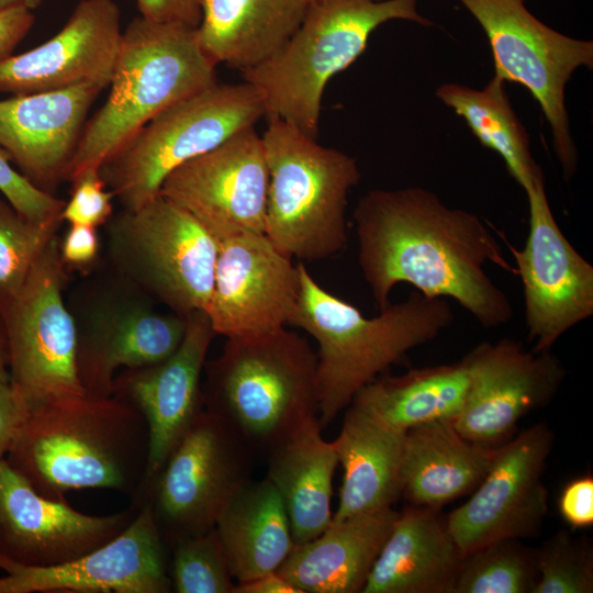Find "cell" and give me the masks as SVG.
<instances>
[{
	"label": "cell",
	"mask_w": 593,
	"mask_h": 593,
	"mask_svg": "<svg viewBox=\"0 0 593 593\" xmlns=\"http://www.w3.org/2000/svg\"><path fill=\"white\" fill-rule=\"evenodd\" d=\"M358 264L378 311L399 283L429 298L455 300L482 327L507 324L513 305L485 271L515 273L483 220L450 208L423 187L372 189L354 213Z\"/></svg>",
	"instance_id": "1"
},
{
	"label": "cell",
	"mask_w": 593,
	"mask_h": 593,
	"mask_svg": "<svg viewBox=\"0 0 593 593\" xmlns=\"http://www.w3.org/2000/svg\"><path fill=\"white\" fill-rule=\"evenodd\" d=\"M148 426L116 394L47 398L26 405L5 460L43 496L66 501L81 489L139 491L147 468Z\"/></svg>",
	"instance_id": "2"
},
{
	"label": "cell",
	"mask_w": 593,
	"mask_h": 593,
	"mask_svg": "<svg viewBox=\"0 0 593 593\" xmlns=\"http://www.w3.org/2000/svg\"><path fill=\"white\" fill-rule=\"evenodd\" d=\"M444 298L413 290L373 317L322 287L300 262V292L291 326L317 343L318 421L327 426L355 394L406 355L437 338L454 323Z\"/></svg>",
	"instance_id": "3"
},
{
	"label": "cell",
	"mask_w": 593,
	"mask_h": 593,
	"mask_svg": "<svg viewBox=\"0 0 593 593\" xmlns=\"http://www.w3.org/2000/svg\"><path fill=\"white\" fill-rule=\"evenodd\" d=\"M215 69L197 29L133 19L122 33L109 96L87 121L65 180L100 169L156 115L216 83Z\"/></svg>",
	"instance_id": "4"
},
{
	"label": "cell",
	"mask_w": 593,
	"mask_h": 593,
	"mask_svg": "<svg viewBox=\"0 0 593 593\" xmlns=\"http://www.w3.org/2000/svg\"><path fill=\"white\" fill-rule=\"evenodd\" d=\"M204 369V410L249 447L269 449L318 416L316 351L287 327L226 338Z\"/></svg>",
	"instance_id": "5"
},
{
	"label": "cell",
	"mask_w": 593,
	"mask_h": 593,
	"mask_svg": "<svg viewBox=\"0 0 593 593\" xmlns=\"http://www.w3.org/2000/svg\"><path fill=\"white\" fill-rule=\"evenodd\" d=\"M418 0H311L287 43L262 64L245 70L243 81L259 94L267 118L281 119L316 137L328 81L366 49L372 32L392 20L423 26Z\"/></svg>",
	"instance_id": "6"
},
{
	"label": "cell",
	"mask_w": 593,
	"mask_h": 593,
	"mask_svg": "<svg viewBox=\"0 0 593 593\" xmlns=\"http://www.w3.org/2000/svg\"><path fill=\"white\" fill-rule=\"evenodd\" d=\"M261 138L269 170L265 235L299 260L342 251L348 195L361 179L356 159L278 118H268Z\"/></svg>",
	"instance_id": "7"
},
{
	"label": "cell",
	"mask_w": 593,
	"mask_h": 593,
	"mask_svg": "<svg viewBox=\"0 0 593 593\" xmlns=\"http://www.w3.org/2000/svg\"><path fill=\"white\" fill-rule=\"evenodd\" d=\"M266 116L249 83H214L145 124L100 167L108 189L133 211L159 194L167 176Z\"/></svg>",
	"instance_id": "8"
},
{
	"label": "cell",
	"mask_w": 593,
	"mask_h": 593,
	"mask_svg": "<svg viewBox=\"0 0 593 593\" xmlns=\"http://www.w3.org/2000/svg\"><path fill=\"white\" fill-rule=\"evenodd\" d=\"M483 29L494 75L519 83L539 103L566 180L579 155L566 107V87L579 68H593V42L562 34L534 16L525 0H459Z\"/></svg>",
	"instance_id": "9"
},
{
	"label": "cell",
	"mask_w": 593,
	"mask_h": 593,
	"mask_svg": "<svg viewBox=\"0 0 593 593\" xmlns=\"http://www.w3.org/2000/svg\"><path fill=\"white\" fill-rule=\"evenodd\" d=\"M108 246L120 270L175 313L206 310L219 243L172 201L158 194L123 210L109 225Z\"/></svg>",
	"instance_id": "10"
},
{
	"label": "cell",
	"mask_w": 593,
	"mask_h": 593,
	"mask_svg": "<svg viewBox=\"0 0 593 593\" xmlns=\"http://www.w3.org/2000/svg\"><path fill=\"white\" fill-rule=\"evenodd\" d=\"M247 448L223 421L203 409L132 502L149 506L165 545L208 533L250 480Z\"/></svg>",
	"instance_id": "11"
},
{
	"label": "cell",
	"mask_w": 593,
	"mask_h": 593,
	"mask_svg": "<svg viewBox=\"0 0 593 593\" xmlns=\"http://www.w3.org/2000/svg\"><path fill=\"white\" fill-rule=\"evenodd\" d=\"M64 266L55 236L20 291L0 306L10 384L26 405L86 393L77 372L78 329L63 300Z\"/></svg>",
	"instance_id": "12"
},
{
	"label": "cell",
	"mask_w": 593,
	"mask_h": 593,
	"mask_svg": "<svg viewBox=\"0 0 593 593\" xmlns=\"http://www.w3.org/2000/svg\"><path fill=\"white\" fill-rule=\"evenodd\" d=\"M553 441V432L541 422L496 448L472 495L446 518L465 556L493 541L539 535L548 513L542 475Z\"/></svg>",
	"instance_id": "13"
},
{
	"label": "cell",
	"mask_w": 593,
	"mask_h": 593,
	"mask_svg": "<svg viewBox=\"0 0 593 593\" xmlns=\"http://www.w3.org/2000/svg\"><path fill=\"white\" fill-rule=\"evenodd\" d=\"M525 193L528 235L522 249H510L523 283L527 338L540 353L551 350L563 334L593 315V266L560 230L545 178Z\"/></svg>",
	"instance_id": "14"
},
{
	"label": "cell",
	"mask_w": 593,
	"mask_h": 593,
	"mask_svg": "<svg viewBox=\"0 0 593 593\" xmlns=\"http://www.w3.org/2000/svg\"><path fill=\"white\" fill-rule=\"evenodd\" d=\"M269 170L255 126L170 172L159 194L191 214L217 243L265 234Z\"/></svg>",
	"instance_id": "15"
},
{
	"label": "cell",
	"mask_w": 593,
	"mask_h": 593,
	"mask_svg": "<svg viewBox=\"0 0 593 593\" xmlns=\"http://www.w3.org/2000/svg\"><path fill=\"white\" fill-rule=\"evenodd\" d=\"M461 361L468 389L454 424L466 439L488 447L501 444L524 416L546 406L567 376L551 350H527L510 337L481 342Z\"/></svg>",
	"instance_id": "16"
},
{
	"label": "cell",
	"mask_w": 593,
	"mask_h": 593,
	"mask_svg": "<svg viewBox=\"0 0 593 593\" xmlns=\"http://www.w3.org/2000/svg\"><path fill=\"white\" fill-rule=\"evenodd\" d=\"M300 292V262L261 233L219 243L213 288L204 311L226 338L272 332L290 324Z\"/></svg>",
	"instance_id": "17"
},
{
	"label": "cell",
	"mask_w": 593,
	"mask_h": 593,
	"mask_svg": "<svg viewBox=\"0 0 593 593\" xmlns=\"http://www.w3.org/2000/svg\"><path fill=\"white\" fill-rule=\"evenodd\" d=\"M139 505L111 515L80 513L66 501L40 494L0 459V557L30 567L69 562L120 535Z\"/></svg>",
	"instance_id": "18"
},
{
	"label": "cell",
	"mask_w": 593,
	"mask_h": 593,
	"mask_svg": "<svg viewBox=\"0 0 593 593\" xmlns=\"http://www.w3.org/2000/svg\"><path fill=\"white\" fill-rule=\"evenodd\" d=\"M0 593H168L166 545L149 506L108 544L69 562L30 567L0 557Z\"/></svg>",
	"instance_id": "19"
},
{
	"label": "cell",
	"mask_w": 593,
	"mask_h": 593,
	"mask_svg": "<svg viewBox=\"0 0 593 593\" xmlns=\"http://www.w3.org/2000/svg\"><path fill=\"white\" fill-rule=\"evenodd\" d=\"M215 335L206 313L192 312L187 315L183 339L171 356L152 366L126 369L114 378L112 394L135 406L148 426L147 468L137 494L204 409L201 376Z\"/></svg>",
	"instance_id": "20"
},
{
	"label": "cell",
	"mask_w": 593,
	"mask_h": 593,
	"mask_svg": "<svg viewBox=\"0 0 593 593\" xmlns=\"http://www.w3.org/2000/svg\"><path fill=\"white\" fill-rule=\"evenodd\" d=\"M122 33L114 0H81L53 37L0 60V92L30 94L82 83L107 88Z\"/></svg>",
	"instance_id": "21"
},
{
	"label": "cell",
	"mask_w": 593,
	"mask_h": 593,
	"mask_svg": "<svg viewBox=\"0 0 593 593\" xmlns=\"http://www.w3.org/2000/svg\"><path fill=\"white\" fill-rule=\"evenodd\" d=\"M104 89L82 83L0 100V148L29 181L49 192L65 179L89 110Z\"/></svg>",
	"instance_id": "22"
},
{
	"label": "cell",
	"mask_w": 593,
	"mask_h": 593,
	"mask_svg": "<svg viewBox=\"0 0 593 593\" xmlns=\"http://www.w3.org/2000/svg\"><path fill=\"white\" fill-rule=\"evenodd\" d=\"M101 314V313H100ZM187 315L120 306L102 313L85 334L78 333L77 372L86 393L112 394L115 371L152 366L181 344Z\"/></svg>",
	"instance_id": "23"
},
{
	"label": "cell",
	"mask_w": 593,
	"mask_h": 593,
	"mask_svg": "<svg viewBox=\"0 0 593 593\" xmlns=\"http://www.w3.org/2000/svg\"><path fill=\"white\" fill-rule=\"evenodd\" d=\"M465 555L438 510L398 512L361 593H452Z\"/></svg>",
	"instance_id": "24"
},
{
	"label": "cell",
	"mask_w": 593,
	"mask_h": 593,
	"mask_svg": "<svg viewBox=\"0 0 593 593\" xmlns=\"http://www.w3.org/2000/svg\"><path fill=\"white\" fill-rule=\"evenodd\" d=\"M396 515L389 507L332 522L277 571L301 593H361Z\"/></svg>",
	"instance_id": "25"
},
{
	"label": "cell",
	"mask_w": 593,
	"mask_h": 593,
	"mask_svg": "<svg viewBox=\"0 0 593 593\" xmlns=\"http://www.w3.org/2000/svg\"><path fill=\"white\" fill-rule=\"evenodd\" d=\"M321 432L318 416H312L268 449L266 477L283 502L295 545L321 535L333 519L338 456L334 440Z\"/></svg>",
	"instance_id": "26"
},
{
	"label": "cell",
	"mask_w": 593,
	"mask_h": 593,
	"mask_svg": "<svg viewBox=\"0 0 593 593\" xmlns=\"http://www.w3.org/2000/svg\"><path fill=\"white\" fill-rule=\"evenodd\" d=\"M496 448L466 439L454 419L435 421L405 433L401 495L411 505L438 510L472 492L488 473Z\"/></svg>",
	"instance_id": "27"
},
{
	"label": "cell",
	"mask_w": 593,
	"mask_h": 593,
	"mask_svg": "<svg viewBox=\"0 0 593 593\" xmlns=\"http://www.w3.org/2000/svg\"><path fill=\"white\" fill-rule=\"evenodd\" d=\"M309 0H200L199 43L217 66L243 72L273 56L304 18Z\"/></svg>",
	"instance_id": "28"
},
{
	"label": "cell",
	"mask_w": 593,
	"mask_h": 593,
	"mask_svg": "<svg viewBox=\"0 0 593 593\" xmlns=\"http://www.w3.org/2000/svg\"><path fill=\"white\" fill-rule=\"evenodd\" d=\"M405 433L348 405L334 440L344 470L332 522L392 507L401 496Z\"/></svg>",
	"instance_id": "29"
},
{
	"label": "cell",
	"mask_w": 593,
	"mask_h": 593,
	"mask_svg": "<svg viewBox=\"0 0 593 593\" xmlns=\"http://www.w3.org/2000/svg\"><path fill=\"white\" fill-rule=\"evenodd\" d=\"M214 529L236 583L277 571L295 546L283 502L267 477L249 480Z\"/></svg>",
	"instance_id": "30"
},
{
	"label": "cell",
	"mask_w": 593,
	"mask_h": 593,
	"mask_svg": "<svg viewBox=\"0 0 593 593\" xmlns=\"http://www.w3.org/2000/svg\"><path fill=\"white\" fill-rule=\"evenodd\" d=\"M468 389L462 361L413 368L398 376L384 372L362 387L349 405L379 423L406 433L441 419H455Z\"/></svg>",
	"instance_id": "31"
},
{
	"label": "cell",
	"mask_w": 593,
	"mask_h": 593,
	"mask_svg": "<svg viewBox=\"0 0 593 593\" xmlns=\"http://www.w3.org/2000/svg\"><path fill=\"white\" fill-rule=\"evenodd\" d=\"M435 93L463 119L484 147L503 159L508 174L524 191L545 178L532 155L529 136L512 108L504 80L494 75L482 89L444 83Z\"/></svg>",
	"instance_id": "32"
},
{
	"label": "cell",
	"mask_w": 593,
	"mask_h": 593,
	"mask_svg": "<svg viewBox=\"0 0 593 593\" xmlns=\"http://www.w3.org/2000/svg\"><path fill=\"white\" fill-rule=\"evenodd\" d=\"M537 580L535 551L502 539L465 556L452 593H534Z\"/></svg>",
	"instance_id": "33"
},
{
	"label": "cell",
	"mask_w": 593,
	"mask_h": 593,
	"mask_svg": "<svg viewBox=\"0 0 593 593\" xmlns=\"http://www.w3.org/2000/svg\"><path fill=\"white\" fill-rule=\"evenodd\" d=\"M60 223L30 221L0 200V306L20 291Z\"/></svg>",
	"instance_id": "34"
},
{
	"label": "cell",
	"mask_w": 593,
	"mask_h": 593,
	"mask_svg": "<svg viewBox=\"0 0 593 593\" xmlns=\"http://www.w3.org/2000/svg\"><path fill=\"white\" fill-rule=\"evenodd\" d=\"M169 567L176 593H233L235 584L215 529L172 546Z\"/></svg>",
	"instance_id": "35"
},
{
	"label": "cell",
	"mask_w": 593,
	"mask_h": 593,
	"mask_svg": "<svg viewBox=\"0 0 593 593\" xmlns=\"http://www.w3.org/2000/svg\"><path fill=\"white\" fill-rule=\"evenodd\" d=\"M538 580L534 593H592L593 549L586 538L559 530L535 550Z\"/></svg>",
	"instance_id": "36"
},
{
	"label": "cell",
	"mask_w": 593,
	"mask_h": 593,
	"mask_svg": "<svg viewBox=\"0 0 593 593\" xmlns=\"http://www.w3.org/2000/svg\"><path fill=\"white\" fill-rule=\"evenodd\" d=\"M10 161L9 155L0 148V191L10 205L33 222L61 220L65 201L34 186Z\"/></svg>",
	"instance_id": "37"
},
{
	"label": "cell",
	"mask_w": 593,
	"mask_h": 593,
	"mask_svg": "<svg viewBox=\"0 0 593 593\" xmlns=\"http://www.w3.org/2000/svg\"><path fill=\"white\" fill-rule=\"evenodd\" d=\"M72 190L60 217L70 224L97 227L112 214L114 194L108 189L99 169H87L71 180Z\"/></svg>",
	"instance_id": "38"
},
{
	"label": "cell",
	"mask_w": 593,
	"mask_h": 593,
	"mask_svg": "<svg viewBox=\"0 0 593 593\" xmlns=\"http://www.w3.org/2000/svg\"><path fill=\"white\" fill-rule=\"evenodd\" d=\"M563 521L573 529L593 525V477L588 473L569 481L558 499Z\"/></svg>",
	"instance_id": "39"
},
{
	"label": "cell",
	"mask_w": 593,
	"mask_h": 593,
	"mask_svg": "<svg viewBox=\"0 0 593 593\" xmlns=\"http://www.w3.org/2000/svg\"><path fill=\"white\" fill-rule=\"evenodd\" d=\"M139 16L157 23L197 29L201 21L200 0H135Z\"/></svg>",
	"instance_id": "40"
},
{
	"label": "cell",
	"mask_w": 593,
	"mask_h": 593,
	"mask_svg": "<svg viewBox=\"0 0 593 593\" xmlns=\"http://www.w3.org/2000/svg\"><path fill=\"white\" fill-rule=\"evenodd\" d=\"M25 412L26 404L15 389L0 381V459L5 457Z\"/></svg>",
	"instance_id": "41"
},
{
	"label": "cell",
	"mask_w": 593,
	"mask_h": 593,
	"mask_svg": "<svg viewBox=\"0 0 593 593\" xmlns=\"http://www.w3.org/2000/svg\"><path fill=\"white\" fill-rule=\"evenodd\" d=\"M34 24L32 10L14 5L0 10V60L11 56Z\"/></svg>",
	"instance_id": "42"
},
{
	"label": "cell",
	"mask_w": 593,
	"mask_h": 593,
	"mask_svg": "<svg viewBox=\"0 0 593 593\" xmlns=\"http://www.w3.org/2000/svg\"><path fill=\"white\" fill-rule=\"evenodd\" d=\"M99 248L96 227L70 224L61 245L60 256L64 264L85 265L91 262Z\"/></svg>",
	"instance_id": "43"
},
{
	"label": "cell",
	"mask_w": 593,
	"mask_h": 593,
	"mask_svg": "<svg viewBox=\"0 0 593 593\" xmlns=\"http://www.w3.org/2000/svg\"><path fill=\"white\" fill-rule=\"evenodd\" d=\"M233 593H301L278 571L269 572L253 580L236 583Z\"/></svg>",
	"instance_id": "44"
},
{
	"label": "cell",
	"mask_w": 593,
	"mask_h": 593,
	"mask_svg": "<svg viewBox=\"0 0 593 593\" xmlns=\"http://www.w3.org/2000/svg\"><path fill=\"white\" fill-rule=\"evenodd\" d=\"M0 381L10 382L9 348L3 323L0 324Z\"/></svg>",
	"instance_id": "45"
},
{
	"label": "cell",
	"mask_w": 593,
	"mask_h": 593,
	"mask_svg": "<svg viewBox=\"0 0 593 593\" xmlns=\"http://www.w3.org/2000/svg\"><path fill=\"white\" fill-rule=\"evenodd\" d=\"M42 2L43 0H0V10L14 5H23L31 10H34L38 8Z\"/></svg>",
	"instance_id": "46"
},
{
	"label": "cell",
	"mask_w": 593,
	"mask_h": 593,
	"mask_svg": "<svg viewBox=\"0 0 593 593\" xmlns=\"http://www.w3.org/2000/svg\"><path fill=\"white\" fill-rule=\"evenodd\" d=\"M372 1H379V0H372Z\"/></svg>",
	"instance_id": "47"
},
{
	"label": "cell",
	"mask_w": 593,
	"mask_h": 593,
	"mask_svg": "<svg viewBox=\"0 0 593 593\" xmlns=\"http://www.w3.org/2000/svg\"><path fill=\"white\" fill-rule=\"evenodd\" d=\"M309 1H311V0H309Z\"/></svg>",
	"instance_id": "48"
}]
</instances>
